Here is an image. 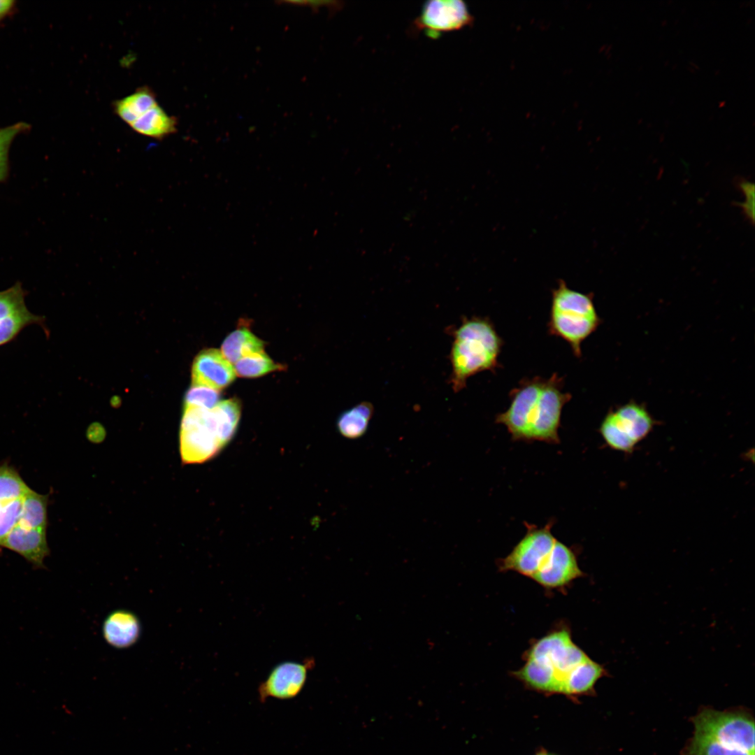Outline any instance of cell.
<instances>
[{"instance_id": "19", "label": "cell", "mask_w": 755, "mask_h": 755, "mask_svg": "<svg viewBox=\"0 0 755 755\" xmlns=\"http://www.w3.org/2000/svg\"><path fill=\"white\" fill-rule=\"evenodd\" d=\"M48 498L31 489L22 498L19 524L29 528H45L47 524Z\"/></svg>"}, {"instance_id": "8", "label": "cell", "mask_w": 755, "mask_h": 755, "mask_svg": "<svg viewBox=\"0 0 755 755\" xmlns=\"http://www.w3.org/2000/svg\"><path fill=\"white\" fill-rule=\"evenodd\" d=\"M525 524L526 535L505 557L498 560L497 566L500 571H515L531 578L549 556L556 540L551 532L552 521L540 528Z\"/></svg>"}, {"instance_id": "2", "label": "cell", "mask_w": 755, "mask_h": 755, "mask_svg": "<svg viewBox=\"0 0 755 755\" xmlns=\"http://www.w3.org/2000/svg\"><path fill=\"white\" fill-rule=\"evenodd\" d=\"M589 658L573 641L570 629L558 626L531 644L525 663L512 675L531 690L568 696L576 670Z\"/></svg>"}, {"instance_id": "10", "label": "cell", "mask_w": 755, "mask_h": 755, "mask_svg": "<svg viewBox=\"0 0 755 755\" xmlns=\"http://www.w3.org/2000/svg\"><path fill=\"white\" fill-rule=\"evenodd\" d=\"M314 666L315 660L312 658L303 661H285L279 663L259 684V700L264 703L271 698L280 700L295 698L304 687L308 674Z\"/></svg>"}, {"instance_id": "12", "label": "cell", "mask_w": 755, "mask_h": 755, "mask_svg": "<svg viewBox=\"0 0 755 755\" xmlns=\"http://www.w3.org/2000/svg\"><path fill=\"white\" fill-rule=\"evenodd\" d=\"M236 375L232 364L217 349L201 352L196 357L192 368L193 385L203 386L217 391L229 385L234 380Z\"/></svg>"}, {"instance_id": "13", "label": "cell", "mask_w": 755, "mask_h": 755, "mask_svg": "<svg viewBox=\"0 0 755 755\" xmlns=\"http://www.w3.org/2000/svg\"><path fill=\"white\" fill-rule=\"evenodd\" d=\"M0 546L17 552L37 568L44 567L49 554L45 528H34L17 524Z\"/></svg>"}, {"instance_id": "28", "label": "cell", "mask_w": 755, "mask_h": 755, "mask_svg": "<svg viewBox=\"0 0 755 755\" xmlns=\"http://www.w3.org/2000/svg\"><path fill=\"white\" fill-rule=\"evenodd\" d=\"M740 189L745 196L743 202L736 203L742 210L745 217L752 224L754 223V185L747 180H741L738 182Z\"/></svg>"}, {"instance_id": "24", "label": "cell", "mask_w": 755, "mask_h": 755, "mask_svg": "<svg viewBox=\"0 0 755 755\" xmlns=\"http://www.w3.org/2000/svg\"><path fill=\"white\" fill-rule=\"evenodd\" d=\"M25 295L20 282L0 291V321L29 310L24 302Z\"/></svg>"}, {"instance_id": "23", "label": "cell", "mask_w": 755, "mask_h": 755, "mask_svg": "<svg viewBox=\"0 0 755 755\" xmlns=\"http://www.w3.org/2000/svg\"><path fill=\"white\" fill-rule=\"evenodd\" d=\"M45 318L27 310L0 321V346L15 339L21 331L31 324L43 326Z\"/></svg>"}, {"instance_id": "34", "label": "cell", "mask_w": 755, "mask_h": 755, "mask_svg": "<svg viewBox=\"0 0 755 755\" xmlns=\"http://www.w3.org/2000/svg\"><path fill=\"white\" fill-rule=\"evenodd\" d=\"M538 755H548V754H538Z\"/></svg>"}, {"instance_id": "18", "label": "cell", "mask_w": 755, "mask_h": 755, "mask_svg": "<svg viewBox=\"0 0 755 755\" xmlns=\"http://www.w3.org/2000/svg\"><path fill=\"white\" fill-rule=\"evenodd\" d=\"M373 410V405L366 401L345 410L337 421V428L340 434L351 439L362 436L368 429Z\"/></svg>"}, {"instance_id": "27", "label": "cell", "mask_w": 755, "mask_h": 755, "mask_svg": "<svg viewBox=\"0 0 755 755\" xmlns=\"http://www.w3.org/2000/svg\"><path fill=\"white\" fill-rule=\"evenodd\" d=\"M29 125L24 122L0 129V169L8 168V154L9 148L14 138L21 132L27 130Z\"/></svg>"}, {"instance_id": "26", "label": "cell", "mask_w": 755, "mask_h": 755, "mask_svg": "<svg viewBox=\"0 0 755 755\" xmlns=\"http://www.w3.org/2000/svg\"><path fill=\"white\" fill-rule=\"evenodd\" d=\"M22 508V498L6 503L0 513V544L12 529L19 524Z\"/></svg>"}, {"instance_id": "31", "label": "cell", "mask_w": 755, "mask_h": 755, "mask_svg": "<svg viewBox=\"0 0 755 755\" xmlns=\"http://www.w3.org/2000/svg\"><path fill=\"white\" fill-rule=\"evenodd\" d=\"M276 3L279 4H287L296 6H307L308 1L304 0H287V1H278Z\"/></svg>"}, {"instance_id": "29", "label": "cell", "mask_w": 755, "mask_h": 755, "mask_svg": "<svg viewBox=\"0 0 755 755\" xmlns=\"http://www.w3.org/2000/svg\"><path fill=\"white\" fill-rule=\"evenodd\" d=\"M307 6L309 7L313 13L317 12L319 9L322 7H326L329 9L330 12H332L340 9L342 4L340 1H308Z\"/></svg>"}, {"instance_id": "25", "label": "cell", "mask_w": 755, "mask_h": 755, "mask_svg": "<svg viewBox=\"0 0 755 755\" xmlns=\"http://www.w3.org/2000/svg\"><path fill=\"white\" fill-rule=\"evenodd\" d=\"M219 398L218 391L203 386L192 385L185 394V406L212 409L218 403Z\"/></svg>"}, {"instance_id": "5", "label": "cell", "mask_w": 755, "mask_h": 755, "mask_svg": "<svg viewBox=\"0 0 755 755\" xmlns=\"http://www.w3.org/2000/svg\"><path fill=\"white\" fill-rule=\"evenodd\" d=\"M214 408L185 406L180 429L183 463H200L212 459L227 444Z\"/></svg>"}, {"instance_id": "21", "label": "cell", "mask_w": 755, "mask_h": 755, "mask_svg": "<svg viewBox=\"0 0 755 755\" xmlns=\"http://www.w3.org/2000/svg\"><path fill=\"white\" fill-rule=\"evenodd\" d=\"M748 752L726 747L714 740L693 733L682 750V755H754Z\"/></svg>"}, {"instance_id": "14", "label": "cell", "mask_w": 755, "mask_h": 755, "mask_svg": "<svg viewBox=\"0 0 755 755\" xmlns=\"http://www.w3.org/2000/svg\"><path fill=\"white\" fill-rule=\"evenodd\" d=\"M140 633L139 620L127 610L113 612L106 617L103 625V634L106 642L119 649L134 645Z\"/></svg>"}, {"instance_id": "32", "label": "cell", "mask_w": 755, "mask_h": 755, "mask_svg": "<svg viewBox=\"0 0 755 755\" xmlns=\"http://www.w3.org/2000/svg\"><path fill=\"white\" fill-rule=\"evenodd\" d=\"M7 170L0 169V181L5 178Z\"/></svg>"}, {"instance_id": "4", "label": "cell", "mask_w": 755, "mask_h": 755, "mask_svg": "<svg viewBox=\"0 0 755 755\" xmlns=\"http://www.w3.org/2000/svg\"><path fill=\"white\" fill-rule=\"evenodd\" d=\"M593 296L570 289L561 280L552 291L549 333L566 341L577 357L581 344L600 324Z\"/></svg>"}, {"instance_id": "9", "label": "cell", "mask_w": 755, "mask_h": 755, "mask_svg": "<svg viewBox=\"0 0 755 755\" xmlns=\"http://www.w3.org/2000/svg\"><path fill=\"white\" fill-rule=\"evenodd\" d=\"M472 16L466 3L460 0H432L424 3L413 23L414 29L437 38L442 34L459 30L468 25Z\"/></svg>"}, {"instance_id": "15", "label": "cell", "mask_w": 755, "mask_h": 755, "mask_svg": "<svg viewBox=\"0 0 755 755\" xmlns=\"http://www.w3.org/2000/svg\"><path fill=\"white\" fill-rule=\"evenodd\" d=\"M157 105L155 94L150 88L145 86L116 101L113 108L117 115L130 126Z\"/></svg>"}, {"instance_id": "16", "label": "cell", "mask_w": 755, "mask_h": 755, "mask_svg": "<svg viewBox=\"0 0 755 755\" xmlns=\"http://www.w3.org/2000/svg\"><path fill=\"white\" fill-rule=\"evenodd\" d=\"M176 119L168 115L159 105L152 108L132 123L130 127L137 133L157 139H162L177 131Z\"/></svg>"}, {"instance_id": "6", "label": "cell", "mask_w": 755, "mask_h": 755, "mask_svg": "<svg viewBox=\"0 0 755 755\" xmlns=\"http://www.w3.org/2000/svg\"><path fill=\"white\" fill-rule=\"evenodd\" d=\"M694 733L728 747L754 754V719L748 710L703 707L692 717Z\"/></svg>"}, {"instance_id": "22", "label": "cell", "mask_w": 755, "mask_h": 755, "mask_svg": "<svg viewBox=\"0 0 755 755\" xmlns=\"http://www.w3.org/2000/svg\"><path fill=\"white\" fill-rule=\"evenodd\" d=\"M29 489L15 469L6 465L0 466V502L22 498Z\"/></svg>"}, {"instance_id": "30", "label": "cell", "mask_w": 755, "mask_h": 755, "mask_svg": "<svg viewBox=\"0 0 755 755\" xmlns=\"http://www.w3.org/2000/svg\"><path fill=\"white\" fill-rule=\"evenodd\" d=\"M14 5L15 1L13 0H0V21L10 13Z\"/></svg>"}, {"instance_id": "17", "label": "cell", "mask_w": 755, "mask_h": 755, "mask_svg": "<svg viewBox=\"0 0 755 755\" xmlns=\"http://www.w3.org/2000/svg\"><path fill=\"white\" fill-rule=\"evenodd\" d=\"M264 342L247 329L231 332L222 345V353L231 364L252 353L264 351Z\"/></svg>"}, {"instance_id": "1", "label": "cell", "mask_w": 755, "mask_h": 755, "mask_svg": "<svg viewBox=\"0 0 755 755\" xmlns=\"http://www.w3.org/2000/svg\"><path fill=\"white\" fill-rule=\"evenodd\" d=\"M562 377H534L522 380L510 392V403L495 422L504 425L513 440L560 442L558 431L563 406L572 395L563 392Z\"/></svg>"}, {"instance_id": "7", "label": "cell", "mask_w": 755, "mask_h": 755, "mask_svg": "<svg viewBox=\"0 0 755 755\" xmlns=\"http://www.w3.org/2000/svg\"><path fill=\"white\" fill-rule=\"evenodd\" d=\"M654 424V419L642 405L630 402L610 410L601 424L599 431L610 447L631 453Z\"/></svg>"}, {"instance_id": "11", "label": "cell", "mask_w": 755, "mask_h": 755, "mask_svg": "<svg viewBox=\"0 0 755 755\" xmlns=\"http://www.w3.org/2000/svg\"><path fill=\"white\" fill-rule=\"evenodd\" d=\"M583 575L575 552L556 540L546 561L531 579L545 589H560Z\"/></svg>"}, {"instance_id": "3", "label": "cell", "mask_w": 755, "mask_h": 755, "mask_svg": "<svg viewBox=\"0 0 755 755\" xmlns=\"http://www.w3.org/2000/svg\"><path fill=\"white\" fill-rule=\"evenodd\" d=\"M452 336L450 382L458 392L471 376L497 368L503 342L490 319L477 316L463 319Z\"/></svg>"}, {"instance_id": "20", "label": "cell", "mask_w": 755, "mask_h": 755, "mask_svg": "<svg viewBox=\"0 0 755 755\" xmlns=\"http://www.w3.org/2000/svg\"><path fill=\"white\" fill-rule=\"evenodd\" d=\"M278 369L280 366L275 364L264 351L246 355L234 364L236 374L244 378H256Z\"/></svg>"}, {"instance_id": "33", "label": "cell", "mask_w": 755, "mask_h": 755, "mask_svg": "<svg viewBox=\"0 0 755 755\" xmlns=\"http://www.w3.org/2000/svg\"><path fill=\"white\" fill-rule=\"evenodd\" d=\"M7 503H8V502H7ZM6 503H2V502H0V513H1V511L3 510V507H4V505H5V504H6Z\"/></svg>"}]
</instances>
